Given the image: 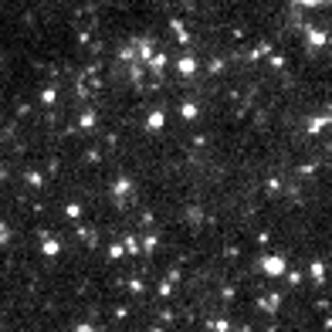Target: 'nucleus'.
<instances>
[{
	"instance_id": "f257e3e1",
	"label": "nucleus",
	"mask_w": 332,
	"mask_h": 332,
	"mask_svg": "<svg viewBox=\"0 0 332 332\" xmlns=\"http://www.w3.org/2000/svg\"><path fill=\"white\" fill-rule=\"evenodd\" d=\"M261 268H265L268 275H282L285 271V258L282 254H265V258H261Z\"/></svg>"
},
{
	"instance_id": "f03ea898",
	"label": "nucleus",
	"mask_w": 332,
	"mask_h": 332,
	"mask_svg": "<svg viewBox=\"0 0 332 332\" xmlns=\"http://www.w3.org/2000/svg\"><path fill=\"white\" fill-rule=\"evenodd\" d=\"M177 72H180V75H194V72H197V61H194V58H183V61L177 65Z\"/></svg>"
},
{
	"instance_id": "7ed1b4c3",
	"label": "nucleus",
	"mask_w": 332,
	"mask_h": 332,
	"mask_svg": "<svg viewBox=\"0 0 332 332\" xmlns=\"http://www.w3.org/2000/svg\"><path fill=\"white\" fill-rule=\"evenodd\" d=\"M146 129H163V112H153V115H149V119H146Z\"/></svg>"
},
{
	"instance_id": "20e7f679",
	"label": "nucleus",
	"mask_w": 332,
	"mask_h": 332,
	"mask_svg": "<svg viewBox=\"0 0 332 332\" xmlns=\"http://www.w3.org/2000/svg\"><path fill=\"white\" fill-rule=\"evenodd\" d=\"M44 254H51V258L58 254V241L55 237H44Z\"/></svg>"
},
{
	"instance_id": "39448f33",
	"label": "nucleus",
	"mask_w": 332,
	"mask_h": 332,
	"mask_svg": "<svg viewBox=\"0 0 332 332\" xmlns=\"http://www.w3.org/2000/svg\"><path fill=\"white\" fill-rule=\"evenodd\" d=\"M122 248H126V251H132V254H136V251H139V241H136V237H126V244H122Z\"/></svg>"
},
{
	"instance_id": "423d86ee",
	"label": "nucleus",
	"mask_w": 332,
	"mask_h": 332,
	"mask_svg": "<svg viewBox=\"0 0 332 332\" xmlns=\"http://www.w3.org/2000/svg\"><path fill=\"white\" fill-rule=\"evenodd\" d=\"M180 115H186V119H194V115H197V109H194V106H180Z\"/></svg>"
},
{
	"instance_id": "0eeeda50",
	"label": "nucleus",
	"mask_w": 332,
	"mask_h": 332,
	"mask_svg": "<svg viewBox=\"0 0 332 332\" xmlns=\"http://www.w3.org/2000/svg\"><path fill=\"white\" fill-rule=\"evenodd\" d=\"M322 0H299V7H319Z\"/></svg>"
}]
</instances>
